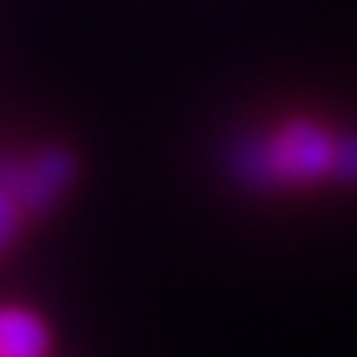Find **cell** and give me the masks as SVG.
Returning <instances> with one entry per match:
<instances>
[{
    "label": "cell",
    "instance_id": "cell-5",
    "mask_svg": "<svg viewBox=\"0 0 357 357\" xmlns=\"http://www.w3.org/2000/svg\"><path fill=\"white\" fill-rule=\"evenodd\" d=\"M333 178H336V183H343V186H357V133H350V137L340 140Z\"/></svg>",
    "mask_w": 357,
    "mask_h": 357
},
{
    "label": "cell",
    "instance_id": "cell-4",
    "mask_svg": "<svg viewBox=\"0 0 357 357\" xmlns=\"http://www.w3.org/2000/svg\"><path fill=\"white\" fill-rule=\"evenodd\" d=\"M15 175H18L15 161H0V252L15 242L18 214H22V207L15 200Z\"/></svg>",
    "mask_w": 357,
    "mask_h": 357
},
{
    "label": "cell",
    "instance_id": "cell-3",
    "mask_svg": "<svg viewBox=\"0 0 357 357\" xmlns=\"http://www.w3.org/2000/svg\"><path fill=\"white\" fill-rule=\"evenodd\" d=\"M50 329L25 308H0V357H46Z\"/></svg>",
    "mask_w": 357,
    "mask_h": 357
},
{
    "label": "cell",
    "instance_id": "cell-1",
    "mask_svg": "<svg viewBox=\"0 0 357 357\" xmlns=\"http://www.w3.org/2000/svg\"><path fill=\"white\" fill-rule=\"evenodd\" d=\"M336 147L340 140L329 130L308 119H294L280 126L270 140L242 144L231 158V168L252 190L319 183V178H333Z\"/></svg>",
    "mask_w": 357,
    "mask_h": 357
},
{
    "label": "cell",
    "instance_id": "cell-2",
    "mask_svg": "<svg viewBox=\"0 0 357 357\" xmlns=\"http://www.w3.org/2000/svg\"><path fill=\"white\" fill-rule=\"evenodd\" d=\"M77 178V158L67 147H46L29 165H18L15 200L25 214L53 211Z\"/></svg>",
    "mask_w": 357,
    "mask_h": 357
}]
</instances>
